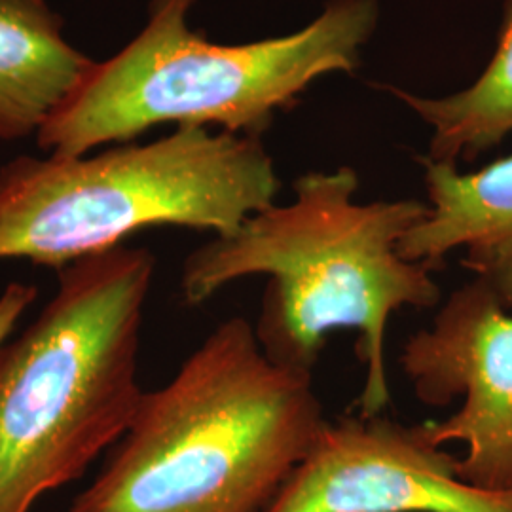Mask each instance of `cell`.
<instances>
[{
  "label": "cell",
  "mask_w": 512,
  "mask_h": 512,
  "mask_svg": "<svg viewBox=\"0 0 512 512\" xmlns=\"http://www.w3.org/2000/svg\"><path fill=\"white\" fill-rule=\"evenodd\" d=\"M293 202L245 220L186 256L181 294L200 306L226 285L268 275L255 336L275 365L311 372L332 330H357L365 368L359 414H384L391 393L385 334L393 313L439 306L433 270L410 262L399 243L427 213L420 200L357 202L351 167L311 171L293 184Z\"/></svg>",
  "instance_id": "cell-1"
},
{
  "label": "cell",
  "mask_w": 512,
  "mask_h": 512,
  "mask_svg": "<svg viewBox=\"0 0 512 512\" xmlns=\"http://www.w3.org/2000/svg\"><path fill=\"white\" fill-rule=\"evenodd\" d=\"M325 423L311 372L275 365L251 321L226 319L143 395L71 512H266Z\"/></svg>",
  "instance_id": "cell-2"
},
{
  "label": "cell",
  "mask_w": 512,
  "mask_h": 512,
  "mask_svg": "<svg viewBox=\"0 0 512 512\" xmlns=\"http://www.w3.org/2000/svg\"><path fill=\"white\" fill-rule=\"evenodd\" d=\"M156 258L114 247L59 270L54 298L0 346V512H29L128 431Z\"/></svg>",
  "instance_id": "cell-3"
},
{
  "label": "cell",
  "mask_w": 512,
  "mask_h": 512,
  "mask_svg": "<svg viewBox=\"0 0 512 512\" xmlns=\"http://www.w3.org/2000/svg\"><path fill=\"white\" fill-rule=\"evenodd\" d=\"M194 2L152 0L139 37L95 63L84 86L38 131V147L78 158L164 124L262 137L275 112L294 107L315 80L359 67L380 18L378 0H330L291 35L217 44L188 25Z\"/></svg>",
  "instance_id": "cell-4"
},
{
  "label": "cell",
  "mask_w": 512,
  "mask_h": 512,
  "mask_svg": "<svg viewBox=\"0 0 512 512\" xmlns=\"http://www.w3.org/2000/svg\"><path fill=\"white\" fill-rule=\"evenodd\" d=\"M279 190L260 137L200 126L93 156H19L0 169V260L59 272L152 226L230 236Z\"/></svg>",
  "instance_id": "cell-5"
},
{
  "label": "cell",
  "mask_w": 512,
  "mask_h": 512,
  "mask_svg": "<svg viewBox=\"0 0 512 512\" xmlns=\"http://www.w3.org/2000/svg\"><path fill=\"white\" fill-rule=\"evenodd\" d=\"M401 365L429 406L463 403L444 421H425L431 440L463 442L461 480L482 490L512 488V313L480 279L456 289L429 329L404 344Z\"/></svg>",
  "instance_id": "cell-6"
},
{
  "label": "cell",
  "mask_w": 512,
  "mask_h": 512,
  "mask_svg": "<svg viewBox=\"0 0 512 512\" xmlns=\"http://www.w3.org/2000/svg\"><path fill=\"white\" fill-rule=\"evenodd\" d=\"M427 425L378 416L327 421L266 512H512V488L461 480Z\"/></svg>",
  "instance_id": "cell-7"
},
{
  "label": "cell",
  "mask_w": 512,
  "mask_h": 512,
  "mask_svg": "<svg viewBox=\"0 0 512 512\" xmlns=\"http://www.w3.org/2000/svg\"><path fill=\"white\" fill-rule=\"evenodd\" d=\"M420 164L427 213L401 239L399 253L435 272L452 251L463 249L461 266L512 313V154L473 173L425 156Z\"/></svg>",
  "instance_id": "cell-8"
},
{
  "label": "cell",
  "mask_w": 512,
  "mask_h": 512,
  "mask_svg": "<svg viewBox=\"0 0 512 512\" xmlns=\"http://www.w3.org/2000/svg\"><path fill=\"white\" fill-rule=\"evenodd\" d=\"M93 67L46 0H0V139L38 135Z\"/></svg>",
  "instance_id": "cell-9"
},
{
  "label": "cell",
  "mask_w": 512,
  "mask_h": 512,
  "mask_svg": "<svg viewBox=\"0 0 512 512\" xmlns=\"http://www.w3.org/2000/svg\"><path fill=\"white\" fill-rule=\"evenodd\" d=\"M431 128L427 160L458 165L501 145L512 133V0H505L497 48L488 67L461 92L421 97L389 88Z\"/></svg>",
  "instance_id": "cell-10"
},
{
  "label": "cell",
  "mask_w": 512,
  "mask_h": 512,
  "mask_svg": "<svg viewBox=\"0 0 512 512\" xmlns=\"http://www.w3.org/2000/svg\"><path fill=\"white\" fill-rule=\"evenodd\" d=\"M38 289L29 283H8L0 294V346L8 340L25 310L35 304Z\"/></svg>",
  "instance_id": "cell-11"
}]
</instances>
